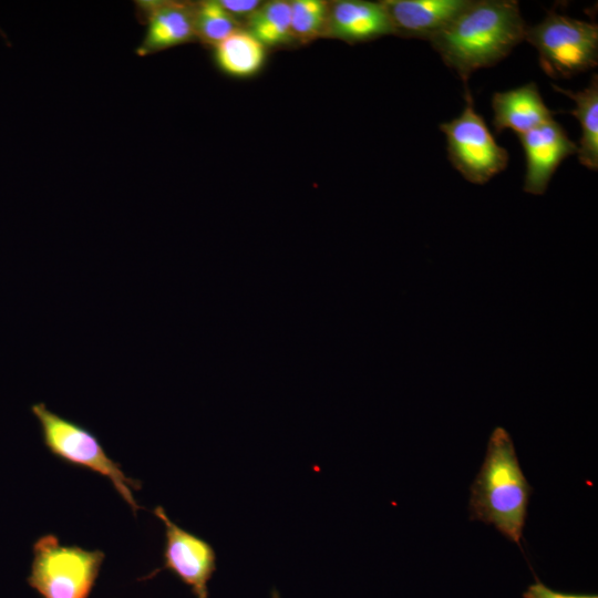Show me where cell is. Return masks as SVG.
Returning <instances> with one entry per match:
<instances>
[{
	"instance_id": "6da1fadb",
	"label": "cell",
	"mask_w": 598,
	"mask_h": 598,
	"mask_svg": "<svg viewBox=\"0 0 598 598\" xmlns=\"http://www.w3.org/2000/svg\"><path fill=\"white\" fill-rule=\"evenodd\" d=\"M526 29L516 0H471L429 41L466 85L475 71L498 63L524 41Z\"/></svg>"
},
{
	"instance_id": "7a4b0ae2",
	"label": "cell",
	"mask_w": 598,
	"mask_h": 598,
	"mask_svg": "<svg viewBox=\"0 0 598 598\" xmlns=\"http://www.w3.org/2000/svg\"><path fill=\"white\" fill-rule=\"evenodd\" d=\"M530 493L509 433L496 426L471 487V519L494 525L502 535L519 545Z\"/></svg>"
},
{
	"instance_id": "3957f363",
	"label": "cell",
	"mask_w": 598,
	"mask_h": 598,
	"mask_svg": "<svg viewBox=\"0 0 598 598\" xmlns=\"http://www.w3.org/2000/svg\"><path fill=\"white\" fill-rule=\"evenodd\" d=\"M31 412L39 423L43 444L53 456L109 480L133 514H137L141 506L133 491L141 489V482L124 473L121 465L106 454L93 432L53 412L42 402L34 403Z\"/></svg>"
},
{
	"instance_id": "277c9868",
	"label": "cell",
	"mask_w": 598,
	"mask_h": 598,
	"mask_svg": "<svg viewBox=\"0 0 598 598\" xmlns=\"http://www.w3.org/2000/svg\"><path fill=\"white\" fill-rule=\"evenodd\" d=\"M27 581L42 598H89L105 554L64 545L54 534L39 537Z\"/></svg>"
},
{
	"instance_id": "5b68a950",
	"label": "cell",
	"mask_w": 598,
	"mask_h": 598,
	"mask_svg": "<svg viewBox=\"0 0 598 598\" xmlns=\"http://www.w3.org/2000/svg\"><path fill=\"white\" fill-rule=\"evenodd\" d=\"M525 40L536 48L539 65L550 78L566 79L597 66V23L550 11L527 27Z\"/></svg>"
},
{
	"instance_id": "8992f818",
	"label": "cell",
	"mask_w": 598,
	"mask_h": 598,
	"mask_svg": "<svg viewBox=\"0 0 598 598\" xmlns=\"http://www.w3.org/2000/svg\"><path fill=\"white\" fill-rule=\"evenodd\" d=\"M466 105L457 117L440 124L446 136L453 167L470 183L483 185L504 171L508 152L497 144L484 117L475 111L467 91Z\"/></svg>"
},
{
	"instance_id": "52a82bcc",
	"label": "cell",
	"mask_w": 598,
	"mask_h": 598,
	"mask_svg": "<svg viewBox=\"0 0 598 598\" xmlns=\"http://www.w3.org/2000/svg\"><path fill=\"white\" fill-rule=\"evenodd\" d=\"M153 513L165 527L163 565L142 579L169 570L190 588L195 598H209L208 582L217 568L214 547L206 539L174 523L162 506H156Z\"/></svg>"
},
{
	"instance_id": "ba28073f",
	"label": "cell",
	"mask_w": 598,
	"mask_h": 598,
	"mask_svg": "<svg viewBox=\"0 0 598 598\" xmlns=\"http://www.w3.org/2000/svg\"><path fill=\"white\" fill-rule=\"evenodd\" d=\"M526 156L524 192L543 195L560 163L577 154L564 127L554 118L518 135Z\"/></svg>"
},
{
	"instance_id": "9c48e42d",
	"label": "cell",
	"mask_w": 598,
	"mask_h": 598,
	"mask_svg": "<svg viewBox=\"0 0 598 598\" xmlns=\"http://www.w3.org/2000/svg\"><path fill=\"white\" fill-rule=\"evenodd\" d=\"M146 20L145 35L137 47L141 56L156 53L196 39L194 3L142 1Z\"/></svg>"
},
{
	"instance_id": "30bf717a",
	"label": "cell",
	"mask_w": 598,
	"mask_h": 598,
	"mask_svg": "<svg viewBox=\"0 0 598 598\" xmlns=\"http://www.w3.org/2000/svg\"><path fill=\"white\" fill-rule=\"evenodd\" d=\"M394 34L427 40L446 27L471 0H385Z\"/></svg>"
},
{
	"instance_id": "8fae6325",
	"label": "cell",
	"mask_w": 598,
	"mask_h": 598,
	"mask_svg": "<svg viewBox=\"0 0 598 598\" xmlns=\"http://www.w3.org/2000/svg\"><path fill=\"white\" fill-rule=\"evenodd\" d=\"M394 34L382 2L339 0L329 2L327 35L349 43Z\"/></svg>"
},
{
	"instance_id": "7c38bea8",
	"label": "cell",
	"mask_w": 598,
	"mask_h": 598,
	"mask_svg": "<svg viewBox=\"0 0 598 598\" xmlns=\"http://www.w3.org/2000/svg\"><path fill=\"white\" fill-rule=\"evenodd\" d=\"M493 125L496 132L512 130L522 135L553 118L534 82L496 92L492 97Z\"/></svg>"
},
{
	"instance_id": "4fadbf2b",
	"label": "cell",
	"mask_w": 598,
	"mask_h": 598,
	"mask_svg": "<svg viewBox=\"0 0 598 598\" xmlns=\"http://www.w3.org/2000/svg\"><path fill=\"white\" fill-rule=\"evenodd\" d=\"M553 89L575 101L576 107L569 111L578 118L581 136L577 145V155L581 165L598 168V76L594 74L589 85L578 92L565 90L553 84Z\"/></svg>"
},
{
	"instance_id": "5bb4252c",
	"label": "cell",
	"mask_w": 598,
	"mask_h": 598,
	"mask_svg": "<svg viewBox=\"0 0 598 598\" xmlns=\"http://www.w3.org/2000/svg\"><path fill=\"white\" fill-rule=\"evenodd\" d=\"M214 49L217 66L231 76L255 75L266 61V47L241 29L216 44Z\"/></svg>"
},
{
	"instance_id": "9a60e30c",
	"label": "cell",
	"mask_w": 598,
	"mask_h": 598,
	"mask_svg": "<svg viewBox=\"0 0 598 598\" xmlns=\"http://www.w3.org/2000/svg\"><path fill=\"white\" fill-rule=\"evenodd\" d=\"M246 31L266 48L292 42L290 1L262 2L246 20Z\"/></svg>"
},
{
	"instance_id": "2e32d148",
	"label": "cell",
	"mask_w": 598,
	"mask_h": 598,
	"mask_svg": "<svg viewBox=\"0 0 598 598\" xmlns=\"http://www.w3.org/2000/svg\"><path fill=\"white\" fill-rule=\"evenodd\" d=\"M194 18L196 39L213 47L240 29V22L225 10L219 0L194 3Z\"/></svg>"
},
{
	"instance_id": "e0dca14e",
	"label": "cell",
	"mask_w": 598,
	"mask_h": 598,
	"mask_svg": "<svg viewBox=\"0 0 598 598\" xmlns=\"http://www.w3.org/2000/svg\"><path fill=\"white\" fill-rule=\"evenodd\" d=\"M290 7L293 41L307 43L327 35L329 2L295 0L290 1Z\"/></svg>"
},
{
	"instance_id": "ac0fdd59",
	"label": "cell",
	"mask_w": 598,
	"mask_h": 598,
	"mask_svg": "<svg viewBox=\"0 0 598 598\" xmlns=\"http://www.w3.org/2000/svg\"><path fill=\"white\" fill-rule=\"evenodd\" d=\"M523 598H598L597 595L567 594L556 591L544 585L536 578V582L528 586Z\"/></svg>"
},
{
	"instance_id": "d6986e66",
	"label": "cell",
	"mask_w": 598,
	"mask_h": 598,
	"mask_svg": "<svg viewBox=\"0 0 598 598\" xmlns=\"http://www.w3.org/2000/svg\"><path fill=\"white\" fill-rule=\"evenodd\" d=\"M219 3L239 22L247 20L262 4L257 0H220Z\"/></svg>"
}]
</instances>
